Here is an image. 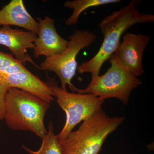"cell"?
I'll use <instances>...</instances> for the list:
<instances>
[{
	"label": "cell",
	"instance_id": "obj_10",
	"mask_svg": "<svg viewBox=\"0 0 154 154\" xmlns=\"http://www.w3.org/2000/svg\"><path fill=\"white\" fill-rule=\"evenodd\" d=\"M37 37L33 32L14 29L10 26L0 28V45L8 48L15 59L21 63L28 62L40 69L27 52L28 49H34Z\"/></svg>",
	"mask_w": 154,
	"mask_h": 154
},
{
	"label": "cell",
	"instance_id": "obj_5",
	"mask_svg": "<svg viewBox=\"0 0 154 154\" xmlns=\"http://www.w3.org/2000/svg\"><path fill=\"white\" fill-rule=\"evenodd\" d=\"M108 60L110 66L105 73L91 79L85 89L76 88L74 92L92 94L104 101L116 98L126 105L131 92L141 85L142 82L119 63L115 54Z\"/></svg>",
	"mask_w": 154,
	"mask_h": 154
},
{
	"label": "cell",
	"instance_id": "obj_9",
	"mask_svg": "<svg viewBox=\"0 0 154 154\" xmlns=\"http://www.w3.org/2000/svg\"><path fill=\"white\" fill-rule=\"evenodd\" d=\"M37 19L39 29L34 42V57L38 59L41 56L50 57L63 52L66 49L68 41L58 33L54 20L47 16L44 19Z\"/></svg>",
	"mask_w": 154,
	"mask_h": 154
},
{
	"label": "cell",
	"instance_id": "obj_4",
	"mask_svg": "<svg viewBox=\"0 0 154 154\" xmlns=\"http://www.w3.org/2000/svg\"><path fill=\"white\" fill-rule=\"evenodd\" d=\"M13 88L28 91L49 103L54 100L53 93L47 83L32 73L12 54L0 51V120L4 117L6 94Z\"/></svg>",
	"mask_w": 154,
	"mask_h": 154
},
{
	"label": "cell",
	"instance_id": "obj_8",
	"mask_svg": "<svg viewBox=\"0 0 154 154\" xmlns=\"http://www.w3.org/2000/svg\"><path fill=\"white\" fill-rule=\"evenodd\" d=\"M149 41L147 35L126 33L114 53L119 63L138 78L144 71L143 57Z\"/></svg>",
	"mask_w": 154,
	"mask_h": 154
},
{
	"label": "cell",
	"instance_id": "obj_2",
	"mask_svg": "<svg viewBox=\"0 0 154 154\" xmlns=\"http://www.w3.org/2000/svg\"><path fill=\"white\" fill-rule=\"evenodd\" d=\"M50 104L28 91L11 88L5 97L3 119L10 129L28 131L42 139L47 133L44 119Z\"/></svg>",
	"mask_w": 154,
	"mask_h": 154
},
{
	"label": "cell",
	"instance_id": "obj_12",
	"mask_svg": "<svg viewBox=\"0 0 154 154\" xmlns=\"http://www.w3.org/2000/svg\"><path fill=\"white\" fill-rule=\"evenodd\" d=\"M120 0H73L66 1L65 7L73 10L72 14L66 20V26H75L78 23L79 17L83 11L93 7L115 4L121 2Z\"/></svg>",
	"mask_w": 154,
	"mask_h": 154
},
{
	"label": "cell",
	"instance_id": "obj_3",
	"mask_svg": "<svg viewBox=\"0 0 154 154\" xmlns=\"http://www.w3.org/2000/svg\"><path fill=\"white\" fill-rule=\"evenodd\" d=\"M122 116L111 117L102 107L83 121L79 128L72 131L59 142L62 154H99L109 135L124 121Z\"/></svg>",
	"mask_w": 154,
	"mask_h": 154
},
{
	"label": "cell",
	"instance_id": "obj_11",
	"mask_svg": "<svg viewBox=\"0 0 154 154\" xmlns=\"http://www.w3.org/2000/svg\"><path fill=\"white\" fill-rule=\"evenodd\" d=\"M0 25L19 26L38 34L39 25L25 8L22 0H12L0 10Z\"/></svg>",
	"mask_w": 154,
	"mask_h": 154
},
{
	"label": "cell",
	"instance_id": "obj_7",
	"mask_svg": "<svg viewBox=\"0 0 154 154\" xmlns=\"http://www.w3.org/2000/svg\"><path fill=\"white\" fill-rule=\"evenodd\" d=\"M97 37L96 34L89 30H75L69 38L66 49L60 54L46 58L40 64V69L53 72L59 78L62 90H66L68 85L74 92L76 87L71 81L78 69L77 55L82 50L93 44Z\"/></svg>",
	"mask_w": 154,
	"mask_h": 154
},
{
	"label": "cell",
	"instance_id": "obj_13",
	"mask_svg": "<svg viewBox=\"0 0 154 154\" xmlns=\"http://www.w3.org/2000/svg\"><path fill=\"white\" fill-rule=\"evenodd\" d=\"M47 134L42 138L41 146L36 151H33L25 146L22 147L29 154H62L57 135L54 132L53 122H50Z\"/></svg>",
	"mask_w": 154,
	"mask_h": 154
},
{
	"label": "cell",
	"instance_id": "obj_6",
	"mask_svg": "<svg viewBox=\"0 0 154 154\" xmlns=\"http://www.w3.org/2000/svg\"><path fill=\"white\" fill-rule=\"evenodd\" d=\"M46 83L66 115L64 126L57 135L59 142L65 140L76 125L93 115L105 102L92 94H75L62 90L54 78L48 77Z\"/></svg>",
	"mask_w": 154,
	"mask_h": 154
},
{
	"label": "cell",
	"instance_id": "obj_1",
	"mask_svg": "<svg viewBox=\"0 0 154 154\" xmlns=\"http://www.w3.org/2000/svg\"><path fill=\"white\" fill-rule=\"evenodd\" d=\"M138 3V1L133 0L101 20L98 27L103 35V42L94 57L78 67L80 74L88 73L91 75V79L96 78L99 75L103 64L115 53L121 42L122 36L128 29L137 23L154 22L153 15L139 12L136 7Z\"/></svg>",
	"mask_w": 154,
	"mask_h": 154
}]
</instances>
